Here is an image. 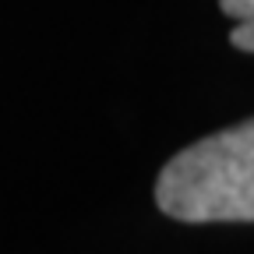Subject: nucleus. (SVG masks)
Masks as SVG:
<instances>
[{
    "label": "nucleus",
    "instance_id": "1",
    "mask_svg": "<svg viewBox=\"0 0 254 254\" xmlns=\"http://www.w3.org/2000/svg\"><path fill=\"white\" fill-rule=\"evenodd\" d=\"M155 205L180 222H254V117L177 152L155 177Z\"/></svg>",
    "mask_w": 254,
    "mask_h": 254
},
{
    "label": "nucleus",
    "instance_id": "3",
    "mask_svg": "<svg viewBox=\"0 0 254 254\" xmlns=\"http://www.w3.org/2000/svg\"><path fill=\"white\" fill-rule=\"evenodd\" d=\"M219 11L226 18L247 21V18H254V0H219Z\"/></svg>",
    "mask_w": 254,
    "mask_h": 254
},
{
    "label": "nucleus",
    "instance_id": "2",
    "mask_svg": "<svg viewBox=\"0 0 254 254\" xmlns=\"http://www.w3.org/2000/svg\"><path fill=\"white\" fill-rule=\"evenodd\" d=\"M230 43H233L237 50H244V53H254V18L237 21V28L230 32Z\"/></svg>",
    "mask_w": 254,
    "mask_h": 254
}]
</instances>
